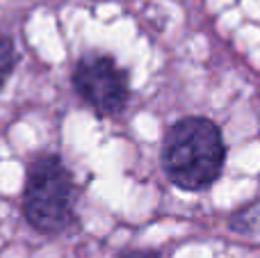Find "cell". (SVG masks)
Segmentation results:
<instances>
[{"instance_id": "6da1fadb", "label": "cell", "mask_w": 260, "mask_h": 258, "mask_svg": "<svg viewBox=\"0 0 260 258\" xmlns=\"http://www.w3.org/2000/svg\"><path fill=\"white\" fill-rule=\"evenodd\" d=\"M224 160V140L210 119H180L165 135L162 167L169 181L183 190L197 192L215 183L221 174Z\"/></svg>"}, {"instance_id": "7a4b0ae2", "label": "cell", "mask_w": 260, "mask_h": 258, "mask_svg": "<svg viewBox=\"0 0 260 258\" xmlns=\"http://www.w3.org/2000/svg\"><path fill=\"white\" fill-rule=\"evenodd\" d=\"M76 183L59 155H41L27 169L23 210L39 233L55 236L73 222Z\"/></svg>"}, {"instance_id": "3957f363", "label": "cell", "mask_w": 260, "mask_h": 258, "mask_svg": "<svg viewBox=\"0 0 260 258\" xmlns=\"http://www.w3.org/2000/svg\"><path fill=\"white\" fill-rule=\"evenodd\" d=\"M73 87L103 117L119 114L128 105V76L110 55H85L76 64Z\"/></svg>"}, {"instance_id": "277c9868", "label": "cell", "mask_w": 260, "mask_h": 258, "mask_svg": "<svg viewBox=\"0 0 260 258\" xmlns=\"http://www.w3.org/2000/svg\"><path fill=\"white\" fill-rule=\"evenodd\" d=\"M14 64H16V50H14V44L9 37L0 35V89H3L5 80L9 78Z\"/></svg>"}, {"instance_id": "5b68a950", "label": "cell", "mask_w": 260, "mask_h": 258, "mask_svg": "<svg viewBox=\"0 0 260 258\" xmlns=\"http://www.w3.org/2000/svg\"><path fill=\"white\" fill-rule=\"evenodd\" d=\"M121 258H160L155 251H146V249H135V251H126Z\"/></svg>"}]
</instances>
